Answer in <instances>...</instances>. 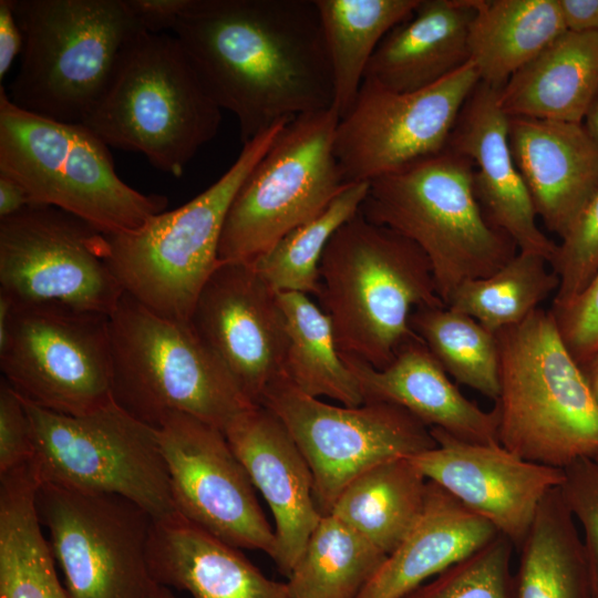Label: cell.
Listing matches in <instances>:
<instances>
[{
	"instance_id": "obj_1",
	"label": "cell",
	"mask_w": 598,
	"mask_h": 598,
	"mask_svg": "<svg viewBox=\"0 0 598 598\" xmlns=\"http://www.w3.org/2000/svg\"><path fill=\"white\" fill-rule=\"evenodd\" d=\"M173 33L244 144L331 109L333 82L315 0H192Z\"/></svg>"
},
{
	"instance_id": "obj_2",
	"label": "cell",
	"mask_w": 598,
	"mask_h": 598,
	"mask_svg": "<svg viewBox=\"0 0 598 598\" xmlns=\"http://www.w3.org/2000/svg\"><path fill=\"white\" fill-rule=\"evenodd\" d=\"M319 274L316 298L340 354L375 369L386 367L415 336L410 326L415 309L445 306L423 251L360 212L330 239Z\"/></svg>"
},
{
	"instance_id": "obj_3",
	"label": "cell",
	"mask_w": 598,
	"mask_h": 598,
	"mask_svg": "<svg viewBox=\"0 0 598 598\" xmlns=\"http://www.w3.org/2000/svg\"><path fill=\"white\" fill-rule=\"evenodd\" d=\"M499 444L516 456L564 468L598 456V401L560 336L550 309L538 308L496 333Z\"/></svg>"
},
{
	"instance_id": "obj_4",
	"label": "cell",
	"mask_w": 598,
	"mask_h": 598,
	"mask_svg": "<svg viewBox=\"0 0 598 598\" xmlns=\"http://www.w3.org/2000/svg\"><path fill=\"white\" fill-rule=\"evenodd\" d=\"M221 109L176 38L137 32L81 124L109 147L141 153L163 173L181 177L217 134Z\"/></svg>"
},
{
	"instance_id": "obj_5",
	"label": "cell",
	"mask_w": 598,
	"mask_h": 598,
	"mask_svg": "<svg viewBox=\"0 0 598 598\" xmlns=\"http://www.w3.org/2000/svg\"><path fill=\"white\" fill-rule=\"evenodd\" d=\"M360 213L423 251L445 306L463 282L491 275L518 252L485 217L472 162L447 148L369 182Z\"/></svg>"
},
{
	"instance_id": "obj_6",
	"label": "cell",
	"mask_w": 598,
	"mask_h": 598,
	"mask_svg": "<svg viewBox=\"0 0 598 598\" xmlns=\"http://www.w3.org/2000/svg\"><path fill=\"white\" fill-rule=\"evenodd\" d=\"M109 327L113 400L142 422L157 427L181 412L224 432L257 405L189 322L162 317L124 292Z\"/></svg>"
},
{
	"instance_id": "obj_7",
	"label": "cell",
	"mask_w": 598,
	"mask_h": 598,
	"mask_svg": "<svg viewBox=\"0 0 598 598\" xmlns=\"http://www.w3.org/2000/svg\"><path fill=\"white\" fill-rule=\"evenodd\" d=\"M23 49L8 96L58 122L82 123L142 28L125 0H10ZM144 31V30H143Z\"/></svg>"
},
{
	"instance_id": "obj_8",
	"label": "cell",
	"mask_w": 598,
	"mask_h": 598,
	"mask_svg": "<svg viewBox=\"0 0 598 598\" xmlns=\"http://www.w3.org/2000/svg\"><path fill=\"white\" fill-rule=\"evenodd\" d=\"M0 174L21 184L33 206L64 210L104 235L134 230L168 204L122 181L109 146L83 124L27 112L2 85Z\"/></svg>"
},
{
	"instance_id": "obj_9",
	"label": "cell",
	"mask_w": 598,
	"mask_h": 598,
	"mask_svg": "<svg viewBox=\"0 0 598 598\" xmlns=\"http://www.w3.org/2000/svg\"><path fill=\"white\" fill-rule=\"evenodd\" d=\"M287 122L261 133L243 148L208 188L141 227L105 235V259L130 295L153 312L188 322L196 300L219 265L225 218L241 183Z\"/></svg>"
},
{
	"instance_id": "obj_10",
	"label": "cell",
	"mask_w": 598,
	"mask_h": 598,
	"mask_svg": "<svg viewBox=\"0 0 598 598\" xmlns=\"http://www.w3.org/2000/svg\"><path fill=\"white\" fill-rule=\"evenodd\" d=\"M23 402L33 439L29 463L39 484L118 495L154 519L177 513L157 427L114 400L81 415Z\"/></svg>"
},
{
	"instance_id": "obj_11",
	"label": "cell",
	"mask_w": 598,
	"mask_h": 598,
	"mask_svg": "<svg viewBox=\"0 0 598 598\" xmlns=\"http://www.w3.org/2000/svg\"><path fill=\"white\" fill-rule=\"evenodd\" d=\"M331 109L290 120L241 183L227 212L219 262L251 264L319 215L348 185Z\"/></svg>"
},
{
	"instance_id": "obj_12",
	"label": "cell",
	"mask_w": 598,
	"mask_h": 598,
	"mask_svg": "<svg viewBox=\"0 0 598 598\" xmlns=\"http://www.w3.org/2000/svg\"><path fill=\"white\" fill-rule=\"evenodd\" d=\"M259 405L282 422L305 456L321 515L372 466L437 445L431 429L402 406L379 401L330 404L300 391L283 373L267 385Z\"/></svg>"
},
{
	"instance_id": "obj_13",
	"label": "cell",
	"mask_w": 598,
	"mask_h": 598,
	"mask_svg": "<svg viewBox=\"0 0 598 598\" xmlns=\"http://www.w3.org/2000/svg\"><path fill=\"white\" fill-rule=\"evenodd\" d=\"M39 520L68 598H153L148 563L154 518L112 494L39 484Z\"/></svg>"
},
{
	"instance_id": "obj_14",
	"label": "cell",
	"mask_w": 598,
	"mask_h": 598,
	"mask_svg": "<svg viewBox=\"0 0 598 598\" xmlns=\"http://www.w3.org/2000/svg\"><path fill=\"white\" fill-rule=\"evenodd\" d=\"M0 292L16 307L110 316L124 290L105 259V235L52 206L0 219Z\"/></svg>"
},
{
	"instance_id": "obj_15",
	"label": "cell",
	"mask_w": 598,
	"mask_h": 598,
	"mask_svg": "<svg viewBox=\"0 0 598 598\" xmlns=\"http://www.w3.org/2000/svg\"><path fill=\"white\" fill-rule=\"evenodd\" d=\"M0 369L31 404L66 415L94 411L113 401L109 316L14 306Z\"/></svg>"
},
{
	"instance_id": "obj_16",
	"label": "cell",
	"mask_w": 598,
	"mask_h": 598,
	"mask_svg": "<svg viewBox=\"0 0 598 598\" xmlns=\"http://www.w3.org/2000/svg\"><path fill=\"white\" fill-rule=\"evenodd\" d=\"M481 82L472 61L437 83L394 92L364 79L339 120L334 152L346 182L361 183L441 153L466 100Z\"/></svg>"
},
{
	"instance_id": "obj_17",
	"label": "cell",
	"mask_w": 598,
	"mask_h": 598,
	"mask_svg": "<svg viewBox=\"0 0 598 598\" xmlns=\"http://www.w3.org/2000/svg\"><path fill=\"white\" fill-rule=\"evenodd\" d=\"M157 431L176 512L239 549L272 558L274 528L225 433L181 412L166 414Z\"/></svg>"
},
{
	"instance_id": "obj_18",
	"label": "cell",
	"mask_w": 598,
	"mask_h": 598,
	"mask_svg": "<svg viewBox=\"0 0 598 598\" xmlns=\"http://www.w3.org/2000/svg\"><path fill=\"white\" fill-rule=\"evenodd\" d=\"M188 322L248 400L259 405L267 385L283 373L288 333L278 292L251 264L219 262Z\"/></svg>"
},
{
	"instance_id": "obj_19",
	"label": "cell",
	"mask_w": 598,
	"mask_h": 598,
	"mask_svg": "<svg viewBox=\"0 0 598 598\" xmlns=\"http://www.w3.org/2000/svg\"><path fill=\"white\" fill-rule=\"evenodd\" d=\"M436 446L411 457L424 476L487 519L516 549L544 496L564 470L523 460L501 444H482L431 429Z\"/></svg>"
},
{
	"instance_id": "obj_20",
	"label": "cell",
	"mask_w": 598,
	"mask_h": 598,
	"mask_svg": "<svg viewBox=\"0 0 598 598\" xmlns=\"http://www.w3.org/2000/svg\"><path fill=\"white\" fill-rule=\"evenodd\" d=\"M499 90L484 82L476 85L446 148L472 162L474 192L487 220L519 251L539 255L550 264L557 244L537 224L532 197L512 154Z\"/></svg>"
},
{
	"instance_id": "obj_21",
	"label": "cell",
	"mask_w": 598,
	"mask_h": 598,
	"mask_svg": "<svg viewBox=\"0 0 598 598\" xmlns=\"http://www.w3.org/2000/svg\"><path fill=\"white\" fill-rule=\"evenodd\" d=\"M224 433L272 514L271 559L288 578L322 516L310 467L282 422L262 405L240 414Z\"/></svg>"
},
{
	"instance_id": "obj_22",
	"label": "cell",
	"mask_w": 598,
	"mask_h": 598,
	"mask_svg": "<svg viewBox=\"0 0 598 598\" xmlns=\"http://www.w3.org/2000/svg\"><path fill=\"white\" fill-rule=\"evenodd\" d=\"M516 166L537 217L560 238L598 188V143L582 124L508 117Z\"/></svg>"
},
{
	"instance_id": "obj_23",
	"label": "cell",
	"mask_w": 598,
	"mask_h": 598,
	"mask_svg": "<svg viewBox=\"0 0 598 598\" xmlns=\"http://www.w3.org/2000/svg\"><path fill=\"white\" fill-rule=\"evenodd\" d=\"M341 357L358 381L364 402L393 403L430 429L467 442L499 444L496 410L485 411L468 400L416 334L382 369Z\"/></svg>"
},
{
	"instance_id": "obj_24",
	"label": "cell",
	"mask_w": 598,
	"mask_h": 598,
	"mask_svg": "<svg viewBox=\"0 0 598 598\" xmlns=\"http://www.w3.org/2000/svg\"><path fill=\"white\" fill-rule=\"evenodd\" d=\"M148 563L158 586L193 598H292L287 582L268 578L239 548L178 513L153 520Z\"/></svg>"
},
{
	"instance_id": "obj_25",
	"label": "cell",
	"mask_w": 598,
	"mask_h": 598,
	"mask_svg": "<svg viewBox=\"0 0 598 598\" xmlns=\"http://www.w3.org/2000/svg\"><path fill=\"white\" fill-rule=\"evenodd\" d=\"M477 0H420L412 16L380 42L365 71L394 92L431 86L471 61Z\"/></svg>"
},
{
	"instance_id": "obj_26",
	"label": "cell",
	"mask_w": 598,
	"mask_h": 598,
	"mask_svg": "<svg viewBox=\"0 0 598 598\" xmlns=\"http://www.w3.org/2000/svg\"><path fill=\"white\" fill-rule=\"evenodd\" d=\"M498 534L487 519L427 480L425 506L420 519L386 556L358 598H403Z\"/></svg>"
},
{
	"instance_id": "obj_27",
	"label": "cell",
	"mask_w": 598,
	"mask_h": 598,
	"mask_svg": "<svg viewBox=\"0 0 598 598\" xmlns=\"http://www.w3.org/2000/svg\"><path fill=\"white\" fill-rule=\"evenodd\" d=\"M598 90V32L567 30L499 90L508 117L582 124Z\"/></svg>"
},
{
	"instance_id": "obj_28",
	"label": "cell",
	"mask_w": 598,
	"mask_h": 598,
	"mask_svg": "<svg viewBox=\"0 0 598 598\" xmlns=\"http://www.w3.org/2000/svg\"><path fill=\"white\" fill-rule=\"evenodd\" d=\"M512 598H594L582 538L560 486L542 499L518 548Z\"/></svg>"
},
{
	"instance_id": "obj_29",
	"label": "cell",
	"mask_w": 598,
	"mask_h": 598,
	"mask_svg": "<svg viewBox=\"0 0 598 598\" xmlns=\"http://www.w3.org/2000/svg\"><path fill=\"white\" fill-rule=\"evenodd\" d=\"M565 31L558 0H477L471 61L481 82L502 89Z\"/></svg>"
},
{
	"instance_id": "obj_30",
	"label": "cell",
	"mask_w": 598,
	"mask_h": 598,
	"mask_svg": "<svg viewBox=\"0 0 598 598\" xmlns=\"http://www.w3.org/2000/svg\"><path fill=\"white\" fill-rule=\"evenodd\" d=\"M427 478L411 457L382 462L341 492L332 514L384 554H391L420 519Z\"/></svg>"
},
{
	"instance_id": "obj_31",
	"label": "cell",
	"mask_w": 598,
	"mask_h": 598,
	"mask_svg": "<svg viewBox=\"0 0 598 598\" xmlns=\"http://www.w3.org/2000/svg\"><path fill=\"white\" fill-rule=\"evenodd\" d=\"M315 1L332 73V109L342 118L355 102L378 45L412 16L420 0Z\"/></svg>"
},
{
	"instance_id": "obj_32",
	"label": "cell",
	"mask_w": 598,
	"mask_h": 598,
	"mask_svg": "<svg viewBox=\"0 0 598 598\" xmlns=\"http://www.w3.org/2000/svg\"><path fill=\"white\" fill-rule=\"evenodd\" d=\"M27 473L0 481V598H68Z\"/></svg>"
},
{
	"instance_id": "obj_33",
	"label": "cell",
	"mask_w": 598,
	"mask_h": 598,
	"mask_svg": "<svg viewBox=\"0 0 598 598\" xmlns=\"http://www.w3.org/2000/svg\"><path fill=\"white\" fill-rule=\"evenodd\" d=\"M278 300L288 333L283 374L308 395L326 396L347 406L364 403L359 383L338 350L327 313L306 293L278 292Z\"/></svg>"
},
{
	"instance_id": "obj_34",
	"label": "cell",
	"mask_w": 598,
	"mask_h": 598,
	"mask_svg": "<svg viewBox=\"0 0 598 598\" xmlns=\"http://www.w3.org/2000/svg\"><path fill=\"white\" fill-rule=\"evenodd\" d=\"M386 556L337 516L322 515L287 585L292 598H358Z\"/></svg>"
},
{
	"instance_id": "obj_35",
	"label": "cell",
	"mask_w": 598,
	"mask_h": 598,
	"mask_svg": "<svg viewBox=\"0 0 598 598\" xmlns=\"http://www.w3.org/2000/svg\"><path fill=\"white\" fill-rule=\"evenodd\" d=\"M558 287L547 259L518 250L491 275L463 282L446 306L497 333L527 319Z\"/></svg>"
},
{
	"instance_id": "obj_36",
	"label": "cell",
	"mask_w": 598,
	"mask_h": 598,
	"mask_svg": "<svg viewBox=\"0 0 598 598\" xmlns=\"http://www.w3.org/2000/svg\"><path fill=\"white\" fill-rule=\"evenodd\" d=\"M410 326L450 377L496 401L499 393L496 333L447 306L415 309Z\"/></svg>"
},
{
	"instance_id": "obj_37",
	"label": "cell",
	"mask_w": 598,
	"mask_h": 598,
	"mask_svg": "<svg viewBox=\"0 0 598 598\" xmlns=\"http://www.w3.org/2000/svg\"><path fill=\"white\" fill-rule=\"evenodd\" d=\"M368 182L350 183L315 218L281 238L251 265L276 292L317 297L322 255L336 231L360 212Z\"/></svg>"
},
{
	"instance_id": "obj_38",
	"label": "cell",
	"mask_w": 598,
	"mask_h": 598,
	"mask_svg": "<svg viewBox=\"0 0 598 598\" xmlns=\"http://www.w3.org/2000/svg\"><path fill=\"white\" fill-rule=\"evenodd\" d=\"M514 549L513 543L498 534L403 598H512Z\"/></svg>"
},
{
	"instance_id": "obj_39",
	"label": "cell",
	"mask_w": 598,
	"mask_h": 598,
	"mask_svg": "<svg viewBox=\"0 0 598 598\" xmlns=\"http://www.w3.org/2000/svg\"><path fill=\"white\" fill-rule=\"evenodd\" d=\"M559 239L549 264L559 279L551 308L571 301L598 270V188Z\"/></svg>"
},
{
	"instance_id": "obj_40",
	"label": "cell",
	"mask_w": 598,
	"mask_h": 598,
	"mask_svg": "<svg viewBox=\"0 0 598 598\" xmlns=\"http://www.w3.org/2000/svg\"><path fill=\"white\" fill-rule=\"evenodd\" d=\"M564 470L560 485L565 501L584 532V546L595 589L598 592V462L579 458Z\"/></svg>"
},
{
	"instance_id": "obj_41",
	"label": "cell",
	"mask_w": 598,
	"mask_h": 598,
	"mask_svg": "<svg viewBox=\"0 0 598 598\" xmlns=\"http://www.w3.org/2000/svg\"><path fill=\"white\" fill-rule=\"evenodd\" d=\"M550 311L564 343L585 370L598 354V270L571 301Z\"/></svg>"
},
{
	"instance_id": "obj_42",
	"label": "cell",
	"mask_w": 598,
	"mask_h": 598,
	"mask_svg": "<svg viewBox=\"0 0 598 598\" xmlns=\"http://www.w3.org/2000/svg\"><path fill=\"white\" fill-rule=\"evenodd\" d=\"M33 455L30 419L22 398L0 380V476L28 464Z\"/></svg>"
},
{
	"instance_id": "obj_43",
	"label": "cell",
	"mask_w": 598,
	"mask_h": 598,
	"mask_svg": "<svg viewBox=\"0 0 598 598\" xmlns=\"http://www.w3.org/2000/svg\"><path fill=\"white\" fill-rule=\"evenodd\" d=\"M125 1L142 30L155 34L173 30L192 2V0Z\"/></svg>"
},
{
	"instance_id": "obj_44",
	"label": "cell",
	"mask_w": 598,
	"mask_h": 598,
	"mask_svg": "<svg viewBox=\"0 0 598 598\" xmlns=\"http://www.w3.org/2000/svg\"><path fill=\"white\" fill-rule=\"evenodd\" d=\"M23 49V34L10 0H0V79L8 73Z\"/></svg>"
},
{
	"instance_id": "obj_45",
	"label": "cell",
	"mask_w": 598,
	"mask_h": 598,
	"mask_svg": "<svg viewBox=\"0 0 598 598\" xmlns=\"http://www.w3.org/2000/svg\"><path fill=\"white\" fill-rule=\"evenodd\" d=\"M567 30L598 32V0H558Z\"/></svg>"
},
{
	"instance_id": "obj_46",
	"label": "cell",
	"mask_w": 598,
	"mask_h": 598,
	"mask_svg": "<svg viewBox=\"0 0 598 598\" xmlns=\"http://www.w3.org/2000/svg\"><path fill=\"white\" fill-rule=\"evenodd\" d=\"M33 206L25 188L16 179L0 174V219L13 216Z\"/></svg>"
},
{
	"instance_id": "obj_47",
	"label": "cell",
	"mask_w": 598,
	"mask_h": 598,
	"mask_svg": "<svg viewBox=\"0 0 598 598\" xmlns=\"http://www.w3.org/2000/svg\"><path fill=\"white\" fill-rule=\"evenodd\" d=\"M582 125L588 134L598 143V90L586 112Z\"/></svg>"
},
{
	"instance_id": "obj_48",
	"label": "cell",
	"mask_w": 598,
	"mask_h": 598,
	"mask_svg": "<svg viewBox=\"0 0 598 598\" xmlns=\"http://www.w3.org/2000/svg\"><path fill=\"white\" fill-rule=\"evenodd\" d=\"M585 372L590 382L592 392L598 401V363L590 364L585 369Z\"/></svg>"
},
{
	"instance_id": "obj_49",
	"label": "cell",
	"mask_w": 598,
	"mask_h": 598,
	"mask_svg": "<svg viewBox=\"0 0 598 598\" xmlns=\"http://www.w3.org/2000/svg\"><path fill=\"white\" fill-rule=\"evenodd\" d=\"M153 598H177L172 589L164 586H158Z\"/></svg>"
},
{
	"instance_id": "obj_50",
	"label": "cell",
	"mask_w": 598,
	"mask_h": 598,
	"mask_svg": "<svg viewBox=\"0 0 598 598\" xmlns=\"http://www.w3.org/2000/svg\"><path fill=\"white\" fill-rule=\"evenodd\" d=\"M594 363H598V354L592 359V361L587 367H589L590 364H594Z\"/></svg>"
},
{
	"instance_id": "obj_51",
	"label": "cell",
	"mask_w": 598,
	"mask_h": 598,
	"mask_svg": "<svg viewBox=\"0 0 598 598\" xmlns=\"http://www.w3.org/2000/svg\"><path fill=\"white\" fill-rule=\"evenodd\" d=\"M594 598H598V592H597V594L595 595V597H594Z\"/></svg>"
},
{
	"instance_id": "obj_52",
	"label": "cell",
	"mask_w": 598,
	"mask_h": 598,
	"mask_svg": "<svg viewBox=\"0 0 598 598\" xmlns=\"http://www.w3.org/2000/svg\"><path fill=\"white\" fill-rule=\"evenodd\" d=\"M595 460L598 462V456Z\"/></svg>"
}]
</instances>
